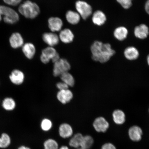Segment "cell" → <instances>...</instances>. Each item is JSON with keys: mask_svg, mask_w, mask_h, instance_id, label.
<instances>
[{"mask_svg": "<svg viewBox=\"0 0 149 149\" xmlns=\"http://www.w3.org/2000/svg\"><path fill=\"white\" fill-rule=\"evenodd\" d=\"M148 27L145 24L137 26L134 29V34L136 37L141 39L147 38L149 33Z\"/></svg>", "mask_w": 149, "mask_h": 149, "instance_id": "cell-18", "label": "cell"}, {"mask_svg": "<svg viewBox=\"0 0 149 149\" xmlns=\"http://www.w3.org/2000/svg\"><path fill=\"white\" fill-rule=\"evenodd\" d=\"M22 50L26 57L29 59L33 58L36 52L35 46L34 44L31 42L24 44L22 47Z\"/></svg>", "mask_w": 149, "mask_h": 149, "instance_id": "cell-15", "label": "cell"}, {"mask_svg": "<svg viewBox=\"0 0 149 149\" xmlns=\"http://www.w3.org/2000/svg\"><path fill=\"white\" fill-rule=\"evenodd\" d=\"M59 135L63 138H67L71 136L73 133L72 127L69 124L64 123L59 126Z\"/></svg>", "mask_w": 149, "mask_h": 149, "instance_id": "cell-21", "label": "cell"}, {"mask_svg": "<svg viewBox=\"0 0 149 149\" xmlns=\"http://www.w3.org/2000/svg\"><path fill=\"white\" fill-rule=\"evenodd\" d=\"M45 149H58V144L54 140L49 139L44 143Z\"/></svg>", "mask_w": 149, "mask_h": 149, "instance_id": "cell-28", "label": "cell"}, {"mask_svg": "<svg viewBox=\"0 0 149 149\" xmlns=\"http://www.w3.org/2000/svg\"><path fill=\"white\" fill-rule=\"evenodd\" d=\"M42 40L48 46L54 47L58 44L59 41L58 35L54 32L45 33L42 35Z\"/></svg>", "mask_w": 149, "mask_h": 149, "instance_id": "cell-8", "label": "cell"}, {"mask_svg": "<svg viewBox=\"0 0 149 149\" xmlns=\"http://www.w3.org/2000/svg\"><path fill=\"white\" fill-rule=\"evenodd\" d=\"M124 55L126 58L129 61H134L137 59L139 56L138 50L134 47H129L125 50Z\"/></svg>", "mask_w": 149, "mask_h": 149, "instance_id": "cell-20", "label": "cell"}, {"mask_svg": "<svg viewBox=\"0 0 149 149\" xmlns=\"http://www.w3.org/2000/svg\"><path fill=\"white\" fill-rule=\"evenodd\" d=\"M120 3L123 8L125 9H129L132 5L133 0H116Z\"/></svg>", "mask_w": 149, "mask_h": 149, "instance_id": "cell-30", "label": "cell"}, {"mask_svg": "<svg viewBox=\"0 0 149 149\" xmlns=\"http://www.w3.org/2000/svg\"><path fill=\"white\" fill-rule=\"evenodd\" d=\"M2 105L5 110L12 111L15 108L16 103L15 101L13 98L6 97L3 100Z\"/></svg>", "mask_w": 149, "mask_h": 149, "instance_id": "cell-23", "label": "cell"}, {"mask_svg": "<svg viewBox=\"0 0 149 149\" xmlns=\"http://www.w3.org/2000/svg\"></svg>", "mask_w": 149, "mask_h": 149, "instance_id": "cell-40", "label": "cell"}, {"mask_svg": "<svg viewBox=\"0 0 149 149\" xmlns=\"http://www.w3.org/2000/svg\"><path fill=\"white\" fill-rule=\"evenodd\" d=\"M94 140L91 136H83L80 147L85 149H89L92 146Z\"/></svg>", "mask_w": 149, "mask_h": 149, "instance_id": "cell-26", "label": "cell"}, {"mask_svg": "<svg viewBox=\"0 0 149 149\" xmlns=\"http://www.w3.org/2000/svg\"><path fill=\"white\" fill-rule=\"evenodd\" d=\"M60 77L62 81L66 84L69 87L74 86L75 84L74 79L73 76L68 72L63 73L60 76Z\"/></svg>", "mask_w": 149, "mask_h": 149, "instance_id": "cell-24", "label": "cell"}, {"mask_svg": "<svg viewBox=\"0 0 149 149\" xmlns=\"http://www.w3.org/2000/svg\"><path fill=\"white\" fill-rule=\"evenodd\" d=\"M83 137V136L81 134H76L70 140L69 143L70 146L74 148H79L81 146Z\"/></svg>", "mask_w": 149, "mask_h": 149, "instance_id": "cell-25", "label": "cell"}, {"mask_svg": "<svg viewBox=\"0 0 149 149\" xmlns=\"http://www.w3.org/2000/svg\"><path fill=\"white\" fill-rule=\"evenodd\" d=\"M128 133L130 139L132 141H140L142 138L143 131L140 127L134 125L130 128Z\"/></svg>", "mask_w": 149, "mask_h": 149, "instance_id": "cell-14", "label": "cell"}, {"mask_svg": "<svg viewBox=\"0 0 149 149\" xmlns=\"http://www.w3.org/2000/svg\"><path fill=\"white\" fill-rule=\"evenodd\" d=\"M60 59V56L54 47L48 46L43 49L40 56V60L44 64H47L50 61L54 63Z\"/></svg>", "mask_w": 149, "mask_h": 149, "instance_id": "cell-4", "label": "cell"}, {"mask_svg": "<svg viewBox=\"0 0 149 149\" xmlns=\"http://www.w3.org/2000/svg\"><path fill=\"white\" fill-rule=\"evenodd\" d=\"M93 126L97 132L105 133L109 128V124L104 117L100 116L95 119Z\"/></svg>", "mask_w": 149, "mask_h": 149, "instance_id": "cell-7", "label": "cell"}, {"mask_svg": "<svg viewBox=\"0 0 149 149\" xmlns=\"http://www.w3.org/2000/svg\"><path fill=\"white\" fill-rule=\"evenodd\" d=\"M147 63H148V64L149 66V55H148V57H147Z\"/></svg>", "mask_w": 149, "mask_h": 149, "instance_id": "cell-37", "label": "cell"}, {"mask_svg": "<svg viewBox=\"0 0 149 149\" xmlns=\"http://www.w3.org/2000/svg\"><path fill=\"white\" fill-rule=\"evenodd\" d=\"M127 29L124 27L116 28L114 31V36L117 40L122 41L125 39L128 34Z\"/></svg>", "mask_w": 149, "mask_h": 149, "instance_id": "cell-22", "label": "cell"}, {"mask_svg": "<svg viewBox=\"0 0 149 149\" xmlns=\"http://www.w3.org/2000/svg\"><path fill=\"white\" fill-rule=\"evenodd\" d=\"M48 26L51 32L55 33L61 30L63 26L62 19L57 17H52L48 19Z\"/></svg>", "mask_w": 149, "mask_h": 149, "instance_id": "cell-9", "label": "cell"}, {"mask_svg": "<svg viewBox=\"0 0 149 149\" xmlns=\"http://www.w3.org/2000/svg\"><path fill=\"white\" fill-rule=\"evenodd\" d=\"M52 126L51 121L48 119H44L41 124V127L42 130L45 131H47L51 129Z\"/></svg>", "mask_w": 149, "mask_h": 149, "instance_id": "cell-29", "label": "cell"}, {"mask_svg": "<svg viewBox=\"0 0 149 149\" xmlns=\"http://www.w3.org/2000/svg\"><path fill=\"white\" fill-rule=\"evenodd\" d=\"M71 68L69 62L65 58H60L54 64L53 74L55 77L60 76L65 72H68Z\"/></svg>", "mask_w": 149, "mask_h": 149, "instance_id": "cell-6", "label": "cell"}, {"mask_svg": "<svg viewBox=\"0 0 149 149\" xmlns=\"http://www.w3.org/2000/svg\"><path fill=\"white\" fill-rule=\"evenodd\" d=\"M18 10L19 12L24 17L30 19L37 17L40 12L38 5L29 0H27L20 4Z\"/></svg>", "mask_w": 149, "mask_h": 149, "instance_id": "cell-2", "label": "cell"}, {"mask_svg": "<svg viewBox=\"0 0 149 149\" xmlns=\"http://www.w3.org/2000/svg\"><path fill=\"white\" fill-rule=\"evenodd\" d=\"M148 112H149V109H148Z\"/></svg>", "mask_w": 149, "mask_h": 149, "instance_id": "cell-39", "label": "cell"}, {"mask_svg": "<svg viewBox=\"0 0 149 149\" xmlns=\"http://www.w3.org/2000/svg\"><path fill=\"white\" fill-rule=\"evenodd\" d=\"M4 2L7 5L16 6L21 2L22 0H3Z\"/></svg>", "mask_w": 149, "mask_h": 149, "instance_id": "cell-31", "label": "cell"}, {"mask_svg": "<svg viewBox=\"0 0 149 149\" xmlns=\"http://www.w3.org/2000/svg\"><path fill=\"white\" fill-rule=\"evenodd\" d=\"M78 149H85L83 148H81V147H80V148H78Z\"/></svg>", "mask_w": 149, "mask_h": 149, "instance_id": "cell-38", "label": "cell"}, {"mask_svg": "<svg viewBox=\"0 0 149 149\" xmlns=\"http://www.w3.org/2000/svg\"><path fill=\"white\" fill-rule=\"evenodd\" d=\"M60 149H69L68 147L66 146H63L61 147Z\"/></svg>", "mask_w": 149, "mask_h": 149, "instance_id": "cell-36", "label": "cell"}, {"mask_svg": "<svg viewBox=\"0 0 149 149\" xmlns=\"http://www.w3.org/2000/svg\"><path fill=\"white\" fill-rule=\"evenodd\" d=\"M75 7L76 12L84 20L87 19L92 13V7L85 1L80 0L76 1Z\"/></svg>", "mask_w": 149, "mask_h": 149, "instance_id": "cell-5", "label": "cell"}, {"mask_svg": "<svg viewBox=\"0 0 149 149\" xmlns=\"http://www.w3.org/2000/svg\"><path fill=\"white\" fill-rule=\"evenodd\" d=\"M9 42L11 47L14 49H17L23 45L24 38L20 33L15 32L11 35L9 38Z\"/></svg>", "mask_w": 149, "mask_h": 149, "instance_id": "cell-10", "label": "cell"}, {"mask_svg": "<svg viewBox=\"0 0 149 149\" xmlns=\"http://www.w3.org/2000/svg\"><path fill=\"white\" fill-rule=\"evenodd\" d=\"M3 19L6 23L16 24L19 20V16L14 9L4 5H0V22Z\"/></svg>", "mask_w": 149, "mask_h": 149, "instance_id": "cell-3", "label": "cell"}, {"mask_svg": "<svg viewBox=\"0 0 149 149\" xmlns=\"http://www.w3.org/2000/svg\"><path fill=\"white\" fill-rule=\"evenodd\" d=\"M65 17L68 23L72 25L79 23L81 18L77 12L72 10H68L66 12Z\"/></svg>", "mask_w": 149, "mask_h": 149, "instance_id": "cell-17", "label": "cell"}, {"mask_svg": "<svg viewBox=\"0 0 149 149\" xmlns=\"http://www.w3.org/2000/svg\"><path fill=\"white\" fill-rule=\"evenodd\" d=\"M9 78L12 83L15 85H19L24 82L25 75L22 71L15 70L11 72Z\"/></svg>", "mask_w": 149, "mask_h": 149, "instance_id": "cell-11", "label": "cell"}, {"mask_svg": "<svg viewBox=\"0 0 149 149\" xmlns=\"http://www.w3.org/2000/svg\"><path fill=\"white\" fill-rule=\"evenodd\" d=\"M92 22L95 25L101 26L105 23L107 17L103 12L100 10L96 11L93 14Z\"/></svg>", "mask_w": 149, "mask_h": 149, "instance_id": "cell-19", "label": "cell"}, {"mask_svg": "<svg viewBox=\"0 0 149 149\" xmlns=\"http://www.w3.org/2000/svg\"><path fill=\"white\" fill-rule=\"evenodd\" d=\"M56 87L59 91L65 90L68 89L69 86L63 82H59L56 84Z\"/></svg>", "mask_w": 149, "mask_h": 149, "instance_id": "cell-32", "label": "cell"}, {"mask_svg": "<svg viewBox=\"0 0 149 149\" xmlns=\"http://www.w3.org/2000/svg\"><path fill=\"white\" fill-rule=\"evenodd\" d=\"M91 50L93 60L101 64L107 62L115 54V51L112 49L110 44H104L98 41L93 43L91 46Z\"/></svg>", "mask_w": 149, "mask_h": 149, "instance_id": "cell-1", "label": "cell"}, {"mask_svg": "<svg viewBox=\"0 0 149 149\" xmlns=\"http://www.w3.org/2000/svg\"><path fill=\"white\" fill-rule=\"evenodd\" d=\"M113 122L119 125L124 124L125 122L126 116L125 113L120 109H116L112 113Z\"/></svg>", "mask_w": 149, "mask_h": 149, "instance_id": "cell-16", "label": "cell"}, {"mask_svg": "<svg viewBox=\"0 0 149 149\" xmlns=\"http://www.w3.org/2000/svg\"><path fill=\"white\" fill-rule=\"evenodd\" d=\"M73 97V93L68 89L59 91L57 94V100L63 104L69 102L72 100Z\"/></svg>", "mask_w": 149, "mask_h": 149, "instance_id": "cell-12", "label": "cell"}, {"mask_svg": "<svg viewBox=\"0 0 149 149\" xmlns=\"http://www.w3.org/2000/svg\"><path fill=\"white\" fill-rule=\"evenodd\" d=\"M145 9L147 13L149 15V0L147 1L145 4Z\"/></svg>", "mask_w": 149, "mask_h": 149, "instance_id": "cell-34", "label": "cell"}, {"mask_svg": "<svg viewBox=\"0 0 149 149\" xmlns=\"http://www.w3.org/2000/svg\"><path fill=\"white\" fill-rule=\"evenodd\" d=\"M101 149H116L114 145L111 143H107L104 144L102 147Z\"/></svg>", "mask_w": 149, "mask_h": 149, "instance_id": "cell-33", "label": "cell"}, {"mask_svg": "<svg viewBox=\"0 0 149 149\" xmlns=\"http://www.w3.org/2000/svg\"><path fill=\"white\" fill-rule=\"evenodd\" d=\"M18 149H31L28 147L25 146H21L18 148Z\"/></svg>", "mask_w": 149, "mask_h": 149, "instance_id": "cell-35", "label": "cell"}, {"mask_svg": "<svg viewBox=\"0 0 149 149\" xmlns=\"http://www.w3.org/2000/svg\"><path fill=\"white\" fill-rule=\"evenodd\" d=\"M59 40L64 44H69L73 41L74 35L72 31L68 29H65L60 31L59 35Z\"/></svg>", "mask_w": 149, "mask_h": 149, "instance_id": "cell-13", "label": "cell"}, {"mask_svg": "<svg viewBox=\"0 0 149 149\" xmlns=\"http://www.w3.org/2000/svg\"><path fill=\"white\" fill-rule=\"evenodd\" d=\"M11 139L9 135L6 133L2 134L0 137V148H5L10 145Z\"/></svg>", "mask_w": 149, "mask_h": 149, "instance_id": "cell-27", "label": "cell"}]
</instances>
